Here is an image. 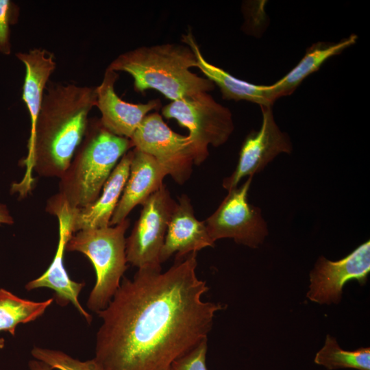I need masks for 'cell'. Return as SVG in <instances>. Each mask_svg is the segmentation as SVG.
<instances>
[{
	"label": "cell",
	"mask_w": 370,
	"mask_h": 370,
	"mask_svg": "<svg viewBox=\"0 0 370 370\" xmlns=\"http://www.w3.org/2000/svg\"><path fill=\"white\" fill-rule=\"evenodd\" d=\"M197 253L176 258L168 270L138 269L123 278L108 306L97 314L94 359L103 370H164L208 340L221 304L203 300Z\"/></svg>",
	"instance_id": "obj_1"
},
{
	"label": "cell",
	"mask_w": 370,
	"mask_h": 370,
	"mask_svg": "<svg viewBox=\"0 0 370 370\" xmlns=\"http://www.w3.org/2000/svg\"><path fill=\"white\" fill-rule=\"evenodd\" d=\"M96 104V87L48 83L23 162L25 175L19 182L12 184V193L24 197L30 192L33 170L42 177L60 179L62 176L84 138L88 114Z\"/></svg>",
	"instance_id": "obj_2"
},
{
	"label": "cell",
	"mask_w": 370,
	"mask_h": 370,
	"mask_svg": "<svg viewBox=\"0 0 370 370\" xmlns=\"http://www.w3.org/2000/svg\"><path fill=\"white\" fill-rule=\"evenodd\" d=\"M197 64V58L188 46L166 43L124 52L108 68L130 74L136 92L154 89L175 101L214 89L212 82L190 71Z\"/></svg>",
	"instance_id": "obj_3"
},
{
	"label": "cell",
	"mask_w": 370,
	"mask_h": 370,
	"mask_svg": "<svg viewBox=\"0 0 370 370\" xmlns=\"http://www.w3.org/2000/svg\"><path fill=\"white\" fill-rule=\"evenodd\" d=\"M133 147L130 138L107 130L100 119H89L84 138L60 178L59 191L49 200L82 209L99 197L121 159Z\"/></svg>",
	"instance_id": "obj_4"
},
{
	"label": "cell",
	"mask_w": 370,
	"mask_h": 370,
	"mask_svg": "<svg viewBox=\"0 0 370 370\" xmlns=\"http://www.w3.org/2000/svg\"><path fill=\"white\" fill-rule=\"evenodd\" d=\"M129 220L114 227L87 229L74 233L66 245L69 251L84 254L92 262L96 282L87 307L97 313L104 309L119 288L127 269L125 232Z\"/></svg>",
	"instance_id": "obj_5"
},
{
	"label": "cell",
	"mask_w": 370,
	"mask_h": 370,
	"mask_svg": "<svg viewBox=\"0 0 370 370\" xmlns=\"http://www.w3.org/2000/svg\"><path fill=\"white\" fill-rule=\"evenodd\" d=\"M162 114L188 129L193 162L197 165L208 158L209 145H223L234 129L231 111L208 92L172 101L162 107Z\"/></svg>",
	"instance_id": "obj_6"
},
{
	"label": "cell",
	"mask_w": 370,
	"mask_h": 370,
	"mask_svg": "<svg viewBox=\"0 0 370 370\" xmlns=\"http://www.w3.org/2000/svg\"><path fill=\"white\" fill-rule=\"evenodd\" d=\"M176 204L162 184L142 204L139 218L126 238L127 262L138 269H161L160 252Z\"/></svg>",
	"instance_id": "obj_7"
},
{
	"label": "cell",
	"mask_w": 370,
	"mask_h": 370,
	"mask_svg": "<svg viewBox=\"0 0 370 370\" xmlns=\"http://www.w3.org/2000/svg\"><path fill=\"white\" fill-rule=\"evenodd\" d=\"M252 177H248L242 186L229 190L218 208L204 221L213 242L230 238L238 244L256 248L268 235L260 209L248 202Z\"/></svg>",
	"instance_id": "obj_8"
},
{
	"label": "cell",
	"mask_w": 370,
	"mask_h": 370,
	"mask_svg": "<svg viewBox=\"0 0 370 370\" xmlns=\"http://www.w3.org/2000/svg\"><path fill=\"white\" fill-rule=\"evenodd\" d=\"M130 140L133 147L154 158L179 184L190 177L192 142L188 136L173 132L158 113L148 114Z\"/></svg>",
	"instance_id": "obj_9"
},
{
	"label": "cell",
	"mask_w": 370,
	"mask_h": 370,
	"mask_svg": "<svg viewBox=\"0 0 370 370\" xmlns=\"http://www.w3.org/2000/svg\"><path fill=\"white\" fill-rule=\"evenodd\" d=\"M369 272V241L337 261L321 256L310 273V283L306 297L311 301L320 304H338L341 301L344 285L353 280L360 285L365 284Z\"/></svg>",
	"instance_id": "obj_10"
},
{
	"label": "cell",
	"mask_w": 370,
	"mask_h": 370,
	"mask_svg": "<svg viewBox=\"0 0 370 370\" xmlns=\"http://www.w3.org/2000/svg\"><path fill=\"white\" fill-rule=\"evenodd\" d=\"M262 124L258 131H251L244 140L237 165L232 174L223 181L227 190L237 186L245 177H253L282 153H291L293 149L288 136L277 125L272 106H260Z\"/></svg>",
	"instance_id": "obj_11"
},
{
	"label": "cell",
	"mask_w": 370,
	"mask_h": 370,
	"mask_svg": "<svg viewBox=\"0 0 370 370\" xmlns=\"http://www.w3.org/2000/svg\"><path fill=\"white\" fill-rule=\"evenodd\" d=\"M74 209L66 204H61L49 207L47 212L57 217L59 221V240L54 258L46 270L40 277L29 281L25 285L27 291L39 288L53 290L56 303L60 306H66L71 303L83 316L88 323L92 322V315L86 311L79 301V295L85 286L84 282L72 280L64 264V254L67 242L74 234L73 231V217Z\"/></svg>",
	"instance_id": "obj_12"
},
{
	"label": "cell",
	"mask_w": 370,
	"mask_h": 370,
	"mask_svg": "<svg viewBox=\"0 0 370 370\" xmlns=\"http://www.w3.org/2000/svg\"><path fill=\"white\" fill-rule=\"evenodd\" d=\"M117 72L106 68L101 84L96 87L97 104L101 124L112 133L131 138L148 113L161 106L159 99L146 103H131L122 100L114 90Z\"/></svg>",
	"instance_id": "obj_13"
},
{
	"label": "cell",
	"mask_w": 370,
	"mask_h": 370,
	"mask_svg": "<svg viewBox=\"0 0 370 370\" xmlns=\"http://www.w3.org/2000/svg\"><path fill=\"white\" fill-rule=\"evenodd\" d=\"M204 221L196 219L190 199L186 195L179 198L171 214L160 252L161 263L173 254L181 258L208 247H214Z\"/></svg>",
	"instance_id": "obj_14"
},
{
	"label": "cell",
	"mask_w": 370,
	"mask_h": 370,
	"mask_svg": "<svg viewBox=\"0 0 370 370\" xmlns=\"http://www.w3.org/2000/svg\"><path fill=\"white\" fill-rule=\"evenodd\" d=\"M130 173L122 195L112 216L110 226L125 219L132 210L157 191L163 184L166 171L152 156L135 148Z\"/></svg>",
	"instance_id": "obj_15"
},
{
	"label": "cell",
	"mask_w": 370,
	"mask_h": 370,
	"mask_svg": "<svg viewBox=\"0 0 370 370\" xmlns=\"http://www.w3.org/2000/svg\"><path fill=\"white\" fill-rule=\"evenodd\" d=\"M132 155V150H130L120 159L106 182L101 194L94 203L82 209H74L73 233L110 226L129 176Z\"/></svg>",
	"instance_id": "obj_16"
},
{
	"label": "cell",
	"mask_w": 370,
	"mask_h": 370,
	"mask_svg": "<svg viewBox=\"0 0 370 370\" xmlns=\"http://www.w3.org/2000/svg\"><path fill=\"white\" fill-rule=\"evenodd\" d=\"M182 42L194 52L197 67L220 88L223 99L227 100H245L260 106H272L275 101L272 97L271 85H257L236 78L225 70L208 62L203 56L190 30L182 35Z\"/></svg>",
	"instance_id": "obj_17"
},
{
	"label": "cell",
	"mask_w": 370,
	"mask_h": 370,
	"mask_svg": "<svg viewBox=\"0 0 370 370\" xmlns=\"http://www.w3.org/2000/svg\"><path fill=\"white\" fill-rule=\"evenodd\" d=\"M16 58L24 64L25 75L22 99L29 114L31 130L29 140L34 136L37 118L49 78L56 67L53 53L43 48L18 52Z\"/></svg>",
	"instance_id": "obj_18"
},
{
	"label": "cell",
	"mask_w": 370,
	"mask_h": 370,
	"mask_svg": "<svg viewBox=\"0 0 370 370\" xmlns=\"http://www.w3.org/2000/svg\"><path fill=\"white\" fill-rule=\"evenodd\" d=\"M357 39L358 36L352 34L337 42H317L312 45L294 68L271 85L273 100L275 101L280 97L291 95L307 77L318 71L328 59L354 45Z\"/></svg>",
	"instance_id": "obj_19"
},
{
	"label": "cell",
	"mask_w": 370,
	"mask_h": 370,
	"mask_svg": "<svg viewBox=\"0 0 370 370\" xmlns=\"http://www.w3.org/2000/svg\"><path fill=\"white\" fill-rule=\"evenodd\" d=\"M53 301V297L42 301L28 300L0 288V331L14 336L17 325L35 321Z\"/></svg>",
	"instance_id": "obj_20"
},
{
	"label": "cell",
	"mask_w": 370,
	"mask_h": 370,
	"mask_svg": "<svg viewBox=\"0 0 370 370\" xmlns=\"http://www.w3.org/2000/svg\"><path fill=\"white\" fill-rule=\"evenodd\" d=\"M314 362L328 370L347 368L370 370V349H343L336 339L328 334L323 346L316 354Z\"/></svg>",
	"instance_id": "obj_21"
},
{
	"label": "cell",
	"mask_w": 370,
	"mask_h": 370,
	"mask_svg": "<svg viewBox=\"0 0 370 370\" xmlns=\"http://www.w3.org/2000/svg\"><path fill=\"white\" fill-rule=\"evenodd\" d=\"M31 354L36 360L45 362L53 369L103 370L94 358L81 361L60 350L34 347Z\"/></svg>",
	"instance_id": "obj_22"
},
{
	"label": "cell",
	"mask_w": 370,
	"mask_h": 370,
	"mask_svg": "<svg viewBox=\"0 0 370 370\" xmlns=\"http://www.w3.org/2000/svg\"><path fill=\"white\" fill-rule=\"evenodd\" d=\"M19 16V8L10 0H0V53L8 55L11 52V25L15 24Z\"/></svg>",
	"instance_id": "obj_23"
},
{
	"label": "cell",
	"mask_w": 370,
	"mask_h": 370,
	"mask_svg": "<svg viewBox=\"0 0 370 370\" xmlns=\"http://www.w3.org/2000/svg\"><path fill=\"white\" fill-rule=\"evenodd\" d=\"M208 340H205L190 351L173 361L170 370H208L206 354Z\"/></svg>",
	"instance_id": "obj_24"
},
{
	"label": "cell",
	"mask_w": 370,
	"mask_h": 370,
	"mask_svg": "<svg viewBox=\"0 0 370 370\" xmlns=\"http://www.w3.org/2000/svg\"><path fill=\"white\" fill-rule=\"evenodd\" d=\"M14 223V219L5 205L0 204V225H11Z\"/></svg>",
	"instance_id": "obj_25"
},
{
	"label": "cell",
	"mask_w": 370,
	"mask_h": 370,
	"mask_svg": "<svg viewBox=\"0 0 370 370\" xmlns=\"http://www.w3.org/2000/svg\"><path fill=\"white\" fill-rule=\"evenodd\" d=\"M29 367L30 370H53L48 365L37 360L29 361Z\"/></svg>",
	"instance_id": "obj_26"
},
{
	"label": "cell",
	"mask_w": 370,
	"mask_h": 370,
	"mask_svg": "<svg viewBox=\"0 0 370 370\" xmlns=\"http://www.w3.org/2000/svg\"><path fill=\"white\" fill-rule=\"evenodd\" d=\"M5 345V340L3 338H0V349H2Z\"/></svg>",
	"instance_id": "obj_27"
},
{
	"label": "cell",
	"mask_w": 370,
	"mask_h": 370,
	"mask_svg": "<svg viewBox=\"0 0 370 370\" xmlns=\"http://www.w3.org/2000/svg\"><path fill=\"white\" fill-rule=\"evenodd\" d=\"M164 370H170V369H169V367H168L167 369H164Z\"/></svg>",
	"instance_id": "obj_28"
}]
</instances>
